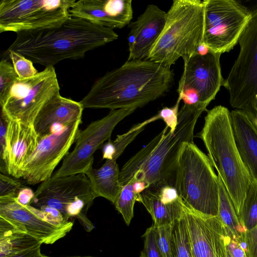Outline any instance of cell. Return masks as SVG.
Listing matches in <instances>:
<instances>
[{"instance_id": "obj_1", "label": "cell", "mask_w": 257, "mask_h": 257, "mask_svg": "<svg viewBox=\"0 0 257 257\" xmlns=\"http://www.w3.org/2000/svg\"><path fill=\"white\" fill-rule=\"evenodd\" d=\"M173 80L171 67L148 60H127L97 79L79 102L84 108H138L164 95Z\"/></svg>"}, {"instance_id": "obj_2", "label": "cell", "mask_w": 257, "mask_h": 257, "mask_svg": "<svg viewBox=\"0 0 257 257\" xmlns=\"http://www.w3.org/2000/svg\"><path fill=\"white\" fill-rule=\"evenodd\" d=\"M113 30L70 16L58 25L17 33L5 51H14L45 67L67 59L77 60L89 51L116 40Z\"/></svg>"}, {"instance_id": "obj_3", "label": "cell", "mask_w": 257, "mask_h": 257, "mask_svg": "<svg viewBox=\"0 0 257 257\" xmlns=\"http://www.w3.org/2000/svg\"><path fill=\"white\" fill-rule=\"evenodd\" d=\"M207 109L183 104L179 111L174 132L165 127L131 158L120 170L121 187L136 181L146 182L149 187L173 186L178 158L184 145L194 143V131L201 113ZM174 187V186H173Z\"/></svg>"}, {"instance_id": "obj_4", "label": "cell", "mask_w": 257, "mask_h": 257, "mask_svg": "<svg viewBox=\"0 0 257 257\" xmlns=\"http://www.w3.org/2000/svg\"><path fill=\"white\" fill-rule=\"evenodd\" d=\"M206 111L203 126L195 137L202 140L239 219L251 179L235 142L230 111L220 105Z\"/></svg>"}, {"instance_id": "obj_5", "label": "cell", "mask_w": 257, "mask_h": 257, "mask_svg": "<svg viewBox=\"0 0 257 257\" xmlns=\"http://www.w3.org/2000/svg\"><path fill=\"white\" fill-rule=\"evenodd\" d=\"M204 29L203 1H173L162 32L146 60L171 67L179 58L197 52L204 44Z\"/></svg>"}, {"instance_id": "obj_6", "label": "cell", "mask_w": 257, "mask_h": 257, "mask_svg": "<svg viewBox=\"0 0 257 257\" xmlns=\"http://www.w3.org/2000/svg\"><path fill=\"white\" fill-rule=\"evenodd\" d=\"M173 186L185 206L205 217H216L219 209L218 176L207 155L194 143L180 152Z\"/></svg>"}, {"instance_id": "obj_7", "label": "cell", "mask_w": 257, "mask_h": 257, "mask_svg": "<svg viewBox=\"0 0 257 257\" xmlns=\"http://www.w3.org/2000/svg\"><path fill=\"white\" fill-rule=\"evenodd\" d=\"M238 44L239 54L223 86L231 107L244 111L257 126V5Z\"/></svg>"}, {"instance_id": "obj_8", "label": "cell", "mask_w": 257, "mask_h": 257, "mask_svg": "<svg viewBox=\"0 0 257 257\" xmlns=\"http://www.w3.org/2000/svg\"><path fill=\"white\" fill-rule=\"evenodd\" d=\"M85 173L51 177L41 182L35 192L32 204L38 208L48 206L59 210L67 221L77 218L88 232L94 225L87 211L97 198Z\"/></svg>"}, {"instance_id": "obj_9", "label": "cell", "mask_w": 257, "mask_h": 257, "mask_svg": "<svg viewBox=\"0 0 257 257\" xmlns=\"http://www.w3.org/2000/svg\"><path fill=\"white\" fill-rule=\"evenodd\" d=\"M60 88L54 66L46 67L35 76L17 79L2 105L1 114L7 119L34 125L45 104L60 94Z\"/></svg>"}, {"instance_id": "obj_10", "label": "cell", "mask_w": 257, "mask_h": 257, "mask_svg": "<svg viewBox=\"0 0 257 257\" xmlns=\"http://www.w3.org/2000/svg\"><path fill=\"white\" fill-rule=\"evenodd\" d=\"M75 0H1L0 32H19L59 25Z\"/></svg>"}, {"instance_id": "obj_11", "label": "cell", "mask_w": 257, "mask_h": 257, "mask_svg": "<svg viewBox=\"0 0 257 257\" xmlns=\"http://www.w3.org/2000/svg\"><path fill=\"white\" fill-rule=\"evenodd\" d=\"M204 44L210 51L222 54L230 51L251 17V10L239 1L203 0Z\"/></svg>"}, {"instance_id": "obj_12", "label": "cell", "mask_w": 257, "mask_h": 257, "mask_svg": "<svg viewBox=\"0 0 257 257\" xmlns=\"http://www.w3.org/2000/svg\"><path fill=\"white\" fill-rule=\"evenodd\" d=\"M137 108L110 110L104 117L91 122L84 130L79 131L73 151L63 160L61 167L52 177L85 173L92 167L95 152L110 139L116 125Z\"/></svg>"}, {"instance_id": "obj_13", "label": "cell", "mask_w": 257, "mask_h": 257, "mask_svg": "<svg viewBox=\"0 0 257 257\" xmlns=\"http://www.w3.org/2000/svg\"><path fill=\"white\" fill-rule=\"evenodd\" d=\"M81 119L40 138L36 149L22 170V178L35 185L51 178L56 167L63 160L79 132Z\"/></svg>"}, {"instance_id": "obj_14", "label": "cell", "mask_w": 257, "mask_h": 257, "mask_svg": "<svg viewBox=\"0 0 257 257\" xmlns=\"http://www.w3.org/2000/svg\"><path fill=\"white\" fill-rule=\"evenodd\" d=\"M221 55L209 51L205 54L196 52L183 57L184 69L177 90L187 89L196 93L200 103L207 107L224 85Z\"/></svg>"}, {"instance_id": "obj_15", "label": "cell", "mask_w": 257, "mask_h": 257, "mask_svg": "<svg viewBox=\"0 0 257 257\" xmlns=\"http://www.w3.org/2000/svg\"><path fill=\"white\" fill-rule=\"evenodd\" d=\"M16 197L0 196V217L26 231L42 244H53L72 229V221L62 225L50 223L38 217L28 206L18 203Z\"/></svg>"}, {"instance_id": "obj_16", "label": "cell", "mask_w": 257, "mask_h": 257, "mask_svg": "<svg viewBox=\"0 0 257 257\" xmlns=\"http://www.w3.org/2000/svg\"><path fill=\"white\" fill-rule=\"evenodd\" d=\"M5 118L7 126L5 149L0 154V170L1 173L19 179L22 178V168L37 147L40 138L34 125Z\"/></svg>"}, {"instance_id": "obj_17", "label": "cell", "mask_w": 257, "mask_h": 257, "mask_svg": "<svg viewBox=\"0 0 257 257\" xmlns=\"http://www.w3.org/2000/svg\"><path fill=\"white\" fill-rule=\"evenodd\" d=\"M192 257H227L228 235L216 217L199 215L185 206Z\"/></svg>"}, {"instance_id": "obj_18", "label": "cell", "mask_w": 257, "mask_h": 257, "mask_svg": "<svg viewBox=\"0 0 257 257\" xmlns=\"http://www.w3.org/2000/svg\"><path fill=\"white\" fill-rule=\"evenodd\" d=\"M71 16L108 28L121 29L133 19L132 0H79L69 10Z\"/></svg>"}, {"instance_id": "obj_19", "label": "cell", "mask_w": 257, "mask_h": 257, "mask_svg": "<svg viewBox=\"0 0 257 257\" xmlns=\"http://www.w3.org/2000/svg\"><path fill=\"white\" fill-rule=\"evenodd\" d=\"M166 17V12L155 5H149L135 21L130 23L127 60L147 59L162 32Z\"/></svg>"}, {"instance_id": "obj_20", "label": "cell", "mask_w": 257, "mask_h": 257, "mask_svg": "<svg viewBox=\"0 0 257 257\" xmlns=\"http://www.w3.org/2000/svg\"><path fill=\"white\" fill-rule=\"evenodd\" d=\"M84 108L80 102L64 97L60 93L43 107L34 123L40 138L52 133L59 125H67L81 119Z\"/></svg>"}, {"instance_id": "obj_21", "label": "cell", "mask_w": 257, "mask_h": 257, "mask_svg": "<svg viewBox=\"0 0 257 257\" xmlns=\"http://www.w3.org/2000/svg\"><path fill=\"white\" fill-rule=\"evenodd\" d=\"M235 142L251 180L257 184V126L242 110L230 112Z\"/></svg>"}, {"instance_id": "obj_22", "label": "cell", "mask_w": 257, "mask_h": 257, "mask_svg": "<svg viewBox=\"0 0 257 257\" xmlns=\"http://www.w3.org/2000/svg\"><path fill=\"white\" fill-rule=\"evenodd\" d=\"M120 170L116 160H106L101 167H92L85 174L97 197H103L114 203L122 187L119 182Z\"/></svg>"}, {"instance_id": "obj_23", "label": "cell", "mask_w": 257, "mask_h": 257, "mask_svg": "<svg viewBox=\"0 0 257 257\" xmlns=\"http://www.w3.org/2000/svg\"><path fill=\"white\" fill-rule=\"evenodd\" d=\"M140 202L151 214L156 226L173 225L185 212V206L181 199L173 204H165L160 200L157 189L152 187L140 193Z\"/></svg>"}, {"instance_id": "obj_24", "label": "cell", "mask_w": 257, "mask_h": 257, "mask_svg": "<svg viewBox=\"0 0 257 257\" xmlns=\"http://www.w3.org/2000/svg\"><path fill=\"white\" fill-rule=\"evenodd\" d=\"M41 245L26 231L0 217V257L12 255Z\"/></svg>"}, {"instance_id": "obj_25", "label": "cell", "mask_w": 257, "mask_h": 257, "mask_svg": "<svg viewBox=\"0 0 257 257\" xmlns=\"http://www.w3.org/2000/svg\"><path fill=\"white\" fill-rule=\"evenodd\" d=\"M218 183L219 209L217 217L229 237L241 245L247 230L240 222L225 186L219 177Z\"/></svg>"}, {"instance_id": "obj_26", "label": "cell", "mask_w": 257, "mask_h": 257, "mask_svg": "<svg viewBox=\"0 0 257 257\" xmlns=\"http://www.w3.org/2000/svg\"><path fill=\"white\" fill-rule=\"evenodd\" d=\"M172 249L173 257H192L185 208L183 215L172 226Z\"/></svg>"}, {"instance_id": "obj_27", "label": "cell", "mask_w": 257, "mask_h": 257, "mask_svg": "<svg viewBox=\"0 0 257 257\" xmlns=\"http://www.w3.org/2000/svg\"><path fill=\"white\" fill-rule=\"evenodd\" d=\"M239 219L247 230L257 225V184L252 180L246 193Z\"/></svg>"}, {"instance_id": "obj_28", "label": "cell", "mask_w": 257, "mask_h": 257, "mask_svg": "<svg viewBox=\"0 0 257 257\" xmlns=\"http://www.w3.org/2000/svg\"><path fill=\"white\" fill-rule=\"evenodd\" d=\"M140 194L135 193L131 184L123 187L113 204L116 209L121 214L126 225H128L134 217V208L135 202H140Z\"/></svg>"}, {"instance_id": "obj_29", "label": "cell", "mask_w": 257, "mask_h": 257, "mask_svg": "<svg viewBox=\"0 0 257 257\" xmlns=\"http://www.w3.org/2000/svg\"><path fill=\"white\" fill-rule=\"evenodd\" d=\"M18 78L12 63L6 59L0 62V104L5 101L13 85Z\"/></svg>"}, {"instance_id": "obj_30", "label": "cell", "mask_w": 257, "mask_h": 257, "mask_svg": "<svg viewBox=\"0 0 257 257\" xmlns=\"http://www.w3.org/2000/svg\"><path fill=\"white\" fill-rule=\"evenodd\" d=\"M8 55L18 77L24 79L32 77L39 72L33 65V63L21 54L10 51L5 56Z\"/></svg>"}, {"instance_id": "obj_31", "label": "cell", "mask_w": 257, "mask_h": 257, "mask_svg": "<svg viewBox=\"0 0 257 257\" xmlns=\"http://www.w3.org/2000/svg\"><path fill=\"white\" fill-rule=\"evenodd\" d=\"M173 225L155 226L156 231L157 243L162 257H173L172 249V228Z\"/></svg>"}, {"instance_id": "obj_32", "label": "cell", "mask_w": 257, "mask_h": 257, "mask_svg": "<svg viewBox=\"0 0 257 257\" xmlns=\"http://www.w3.org/2000/svg\"><path fill=\"white\" fill-rule=\"evenodd\" d=\"M143 237L144 238V246L140 257H162L157 243L155 225L148 228Z\"/></svg>"}, {"instance_id": "obj_33", "label": "cell", "mask_w": 257, "mask_h": 257, "mask_svg": "<svg viewBox=\"0 0 257 257\" xmlns=\"http://www.w3.org/2000/svg\"><path fill=\"white\" fill-rule=\"evenodd\" d=\"M182 100L178 96L175 105L171 107H165L157 114L159 119H162L172 132H174L178 123L179 104Z\"/></svg>"}, {"instance_id": "obj_34", "label": "cell", "mask_w": 257, "mask_h": 257, "mask_svg": "<svg viewBox=\"0 0 257 257\" xmlns=\"http://www.w3.org/2000/svg\"><path fill=\"white\" fill-rule=\"evenodd\" d=\"M23 187L21 182L18 180L12 178L6 174H0V196H17Z\"/></svg>"}, {"instance_id": "obj_35", "label": "cell", "mask_w": 257, "mask_h": 257, "mask_svg": "<svg viewBox=\"0 0 257 257\" xmlns=\"http://www.w3.org/2000/svg\"><path fill=\"white\" fill-rule=\"evenodd\" d=\"M242 244L247 257H257V225L246 230Z\"/></svg>"}, {"instance_id": "obj_36", "label": "cell", "mask_w": 257, "mask_h": 257, "mask_svg": "<svg viewBox=\"0 0 257 257\" xmlns=\"http://www.w3.org/2000/svg\"><path fill=\"white\" fill-rule=\"evenodd\" d=\"M156 189L158 190L160 200L165 204H173L181 199L176 189L172 186L167 185Z\"/></svg>"}, {"instance_id": "obj_37", "label": "cell", "mask_w": 257, "mask_h": 257, "mask_svg": "<svg viewBox=\"0 0 257 257\" xmlns=\"http://www.w3.org/2000/svg\"><path fill=\"white\" fill-rule=\"evenodd\" d=\"M35 192L31 188L23 187L19 191L16 197V200L17 202L21 205L27 206L32 204Z\"/></svg>"}, {"instance_id": "obj_38", "label": "cell", "mask_w": 257, "mask_h": 257, "mask_svg": "<svg viewBox=\"0 0 257 257\" xmlns=\"http://www.w3.org/2000/svg\"><path fill=\"white\" fill-rule=\"evenodd\" d=\"M226 250L231 257H247L245 249L238 242L228 236Z\"/></svg>"}, {"instance_id": "obj_39", "label": "cell", "mask_w": 257, "mask_h": 257, "mask_svg": "<svg viewBox=\"0 0 257 257\" xmlns=\"http://www.w3.org/2000/svg\"><path fill=\"white\" fill-rule=\"evenodd\" d=\"M102 158L106 160L114 159L115 155V149L112 141L109 139L102 147Z\"/></svg>"}, {"instance_id": "obj_40", "label": "cell", "mask_w": 257, "mask_h": 257, "mask_svg": "<svg viewBox=\"0 0 257 257\" xmlns=\"http://www.w3.org/2000/svg\"><path fill=\"white\" fill-rule=\"evenodd\" d=\"M41 246L39 245L6 257H43L44 254L41 251Z\"/></svg>"}, {"instance_id": "obj_41", "label": "cell", "mask_w": 257, "mask_h": 257, "mask_svg": "<svg viewBox=\"0 0 257 257\" xmlns=\"http://www.w3.org/2000/svg\"><path fill=\"white\" fill-rule=\"evenodd\" d=\"M130 184H132L133 191L137 194H140L149 187V185L143 181H136Z\"/></svg>"}, {"instance_id": "obj_42", "label": "cell", "mask_w": 257, "mask_h": 257, "mask_svg": "<svg viewBox=\"0 0 257 257\" xmlns=\"http://www.w3.org/2000/svg\"><path fill=\"white\" fill-rule=\"evenodd\" d=\"M43 257H51V256H47V255H44ZM66 257H94V256H66Z\"/></svg>"}, {"instance_id": "obj_43", "label": "cell", "mask_w": 257, "mask_h": 257, "mask_svg": "<svg viewBox=\"0 0 257 257\" xmlns=\"http://www.w3.org/2000/svg\"><path fill=\"white\" fill-rule=\"evenodd\" d=\"M226 252H227V257H231L230 256V255L229 254V253L228 252V251H227L226 250Z\"/></svg>"}]
</instances>
